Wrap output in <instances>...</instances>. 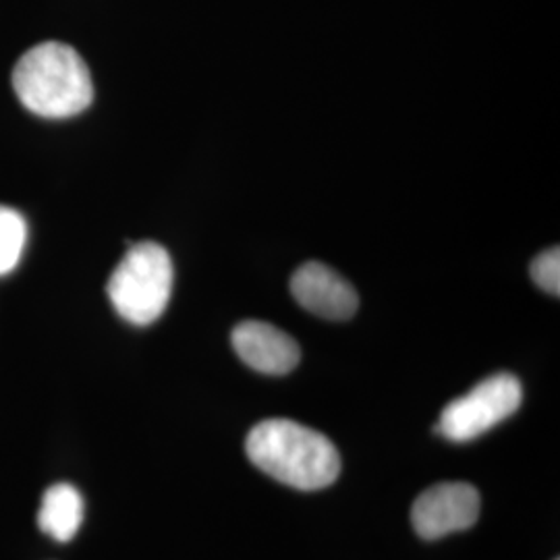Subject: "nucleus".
<instances>
[{
    "label": "nucleus",
    "instance_id": "nucleus-4",
    "mask_svg": "<svg viewBox=\"0 0 560 560\" xmlns=\"http://www.w3.org/2000/svg\"><path fill=\"white\" fill-rule=\"evenodd\" d=\"M523 390L513 374H494L476 384L467 395L444 407L436 423L446 441L469 442L511 418L521 407Z\"/></svg>",
    "mask_w": 560,
    "mask_h": 560
},
{
    "label": "nucleus",
    "instance_id": "nucleus-5",
    "mask_svg": "<svg viewBox=\"0 0 560 560\" xmlns=\"http://www.w3.org/2000/svg\"><path fill=\"white\" fill-rule=\"evenodd\" d=\"M480 492L465 481H444L421 492L411 509V523L423 540H439L476 525Z\"/></svg>",
    "mask_w": 560,
    "mask_h": 560
},
{
    "label": "nucleus",
    "instance_id": "nucleus-9",
    "mask_svg": "<svg viewBox=\"0 0 560 560\" xmlns=\"http://www.w3.org/2000/svg\"><path fill=\"white\" fill-rule=\"evenodd\" d=\"M27 241V224L18 210L0 206V277L18 268Z\"/></svg>",
    "mask_w": 560,
    "mask_h": 560
},
{
    "label": "nucleus",
    "instance_id": "nucleus-7",
    "mask_svg": "<svg viewBox=\"0 0 560 560\" xmlns=\"http://www.w3.org/2000/svg\"><path fill=\"white\" fill-rule=\"evenodd\" d=\"M231 340L241 360L268 376H284L293 372L301 360L298 340L268 322H241Z\"/></svg>",
    "mask_w": 560,
    "mask_h": 560
},
{
    "label": "nucleus",
    "instance_id": "nucleus-6",
    "mask_svg": "<svg viewBox=\"0 0 560 560\" xmlns=\"http://www.w3.org/2000/svg\"><path fill=\"white\" fill-rule=\"evenodd\" d=\"M291 293L303 310L326 320H349L360 307L353 284L320 261H307L295 270Z\"/></svg>",
    "mask_w": 560,
    "mask_h": 560
},
{
    "label": "nucleus",
    "instance_id": "nucleus-1",
    "mask_svg": "<svg viewBox=\"0 0 560 560\" xmlns=\"http://www.w3.org/2000/svg\"><path fill=\"white\" fill-rule=\"evenodd\" d=\"M245 451L264 474L298 490H322L339 478L337 446L298 421H261L247 434Z\"/></svg>",
    "mask_w": 560,
    "mask_h": 560
},
{
    "label": "nucleus",
    "instance_id": "nucleus-2",
    "mask_svg": "<svg viewBox=\"0 0 560 560\" xmlns=\"http://www.w3.org/2000/svg\"><path fill=\"white\" fill-rule=\"evenodd\" d=\"M21 104L44 119H69L94 101V83L80 52L62 42L27 50L13 71Z\"/></svg>",
    "mask_w": 560,
    "mask_h": 560
},
{
    "label": "nucleus",
    "instance_id": "nucleus-10",
    "mask_svg": "<svg viewBox=\"0 0 560 560\" xmlns=\"http://www.w3.org/2000/svg\"><path fill=\"white\" fill-rule=\"evenodd\" d=\"M532 279L541 291L559 298L560 295V249L550 247L541 252L538 258L532 261Z\"/></svg>",
    "mask_w": 560,
    "mask_h": 560
},
{
    "label": "nucleus",
    "instance_id": "nucleus-8",
    "mask_svg": "<svg viewBox=\"0 0 560 560\" xmlns=\"http://www.w3.org/2000/svg\"><path fill=\"white\" fill-rule=\"evenodd\" d=\"M83 523V499L80 492L69 486H52L42 499L38 525L52 540L71 541Z\"/></svg>",
    "mask_w": 560,
    "mask_h": 560
},
{
    "label": "nucleus",
    "instance_id": "nucleus-3",
    "mask_svg": "<svg viewBox=\"0 0 560 560\" xmlns=\"http://www.w3.org/2000/svg\"><path fill=\"white\" fill-rule=\"evenodd\" d=\"M173 260L168 252L141 241L129 247L106 284L108 300L122 320L148 326L159 320L173 295Z\"/></svg>",
    "mask_w": 560,
    "mask_h": 560
}]
</instances>
